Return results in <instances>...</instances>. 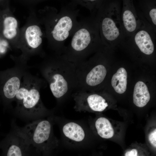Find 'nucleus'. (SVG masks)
I'll use <instances>...</instances> for the list:
<instances>
[{"mask_svg": "<svg viewBox=\"0 0 156 156\" xmlns=\"http://www.w3.org/2000/svg\"><path fill=\"white\" fill-rule=\"evenodd\" d=\"M44 80L25 72L14 101L16 105L12 111L15 117L30 122L52 115L41 98L40 90L45 85Z\"/></svg>", "mask_w": 156, "mask_h": 156, "instance_id": "1", "label": "nucleus"}, {"mask_svg": "<svg viewBox=\"0 0 156 156\" xmlns=\"http://www.w3.org/2000/svg\"><path fill=\"white\" fill-rule=\"evenodd\" d=\"M71 36L70 42L65 47L61 55L75 65L85 61L91 53L105 46L95 17L90 16L79 21Z\"/></svg>", "mask_w": 156, "mask_h": 156, "instance_id": "2", "label": "nucleus"}, {"mask_svg": "<svg viewBox=\"0 0 156 156\" xmlns=\"http://www.w3.org/2000/svg\"><path fill=\"white\" fill-rule=\"evenodd\" d=\"M40 71L58 102L64 100L76 91V65L62 55H58Z\"/></svg>", "mask_w": 156, "mask_h": 156, "instance_id": "3", "label": "nucleus"}, {"mask_svg": "<svg viewBox=\"0 0 156 156\" xmlns=\"http://www.w3.org/2000/svg\"><path fill=\"white\" fill-rule=\"evenodd\" d=\"M121 13L120 1L103 0L95 16L102 42L111 49L120 46L124 39Z\"/></svg>", "mask_w": 156, "mask_h": 156, "instance_id": "4", "label": "nucleus"}, {"mask_svg": "<svg viewBox=\"0 0 156 156\" xmlns=\"http://www.w3.org/2000/svg\"><path fill=\"white\" fill-rule=\"evenodd\" d=\"M108 48L103 47L92 58L76 65V91L90 92L103 83L107 73L105 55Z\"/></svg>", "mask_w": 156, "mask_h": 156, "instance_id": "5", "label": "nucleus"}, {"mask_svg": "<svg viewBox=\"0 0 156 156\" xmlns=\"http://www.w3.org/2000/svg\"><path fill=\"white\" fill-rule=\"evenodd\" d=\"M53 121L52 115L46 119H40L28 123L22 127L17 125L14 119L12 120L11 123L31 146L39 151L53 148L58 143L53 133Z\"/></svg>", "mask_w": 156, "mask_h": 156, "instance_id": "6", "label": "nucleus"}, {"mask_svg": "<svg viewBox=\"0 0 156 156\" xmlns=\"http://www.w3.org/2000/svg\"><path fill=\"white\" fill-rule=\"evenodd\" d=\"M71 1L63 6L55 17L51 34L58 55H61L66 40L71 36L77 27L79 10Z\"/></svg>", "mask_w": 156, "mask_h": 156, "instance_id": "7", "label": "nucleus"}, {"mask_svg": "<svg viewBox=\"0 0 156 156\" xmlns=\"http://www.w3.org/2000/svg\"><path fill=\"white\" fill-rule=\"evenodd\" d=\"M121 21L124 39L149 23L142 13L137 10L131 0L122 1Z\"/></svg>", "mask_w": 156, "mask_h": 156, "instance_id": "8", "label": "nucleus"}, {"mask_svg": "<svg viewBox=\"0 0 156 156\" xmlns=\"http://www.w3.org/2000/svg\"><path fill=\"white\" fill-rule=\"evenodd\" d=\"M3 156H27L33 148L11 123L10 131L0 141Z\"/></svg>", "mask_w": 156, "mask_h": 156, "instance_id": "9", "label": "nucleus"}, {"mask_svg": "<svg viewBox=\"0 0 156 156\" xmlns=\"http://www.w3.org/2000/svg\"><path fill=\"white\" fill-rule=\"evenodd\" d=\"M72 96L75 102L74 109L77 111L101 112L108 106L105 99L98 94L77 90Z\"/></svg>", "mask_w": 156, "mask_h": 156, "instance_id": "10", "label": "nucleus"}, {"mask_svg": "<svg viewBox=\"0 0 156 156\" xmlns=\"http://www.w3.org/2000/svg\"><path fill=\"white\" fill-rule=\"evenodd\" d=\"M26 70H13L3 86L4 96L6 99V104L11 106V103L14 101L16 95L21 85L22 77Z\"/></svg>", "mask_w": 156, "mask_h": 156, "instance_id": "11", "label": "nucleus"}, {"mask_svg": "<svg viewBox=\"0 0 156 156\" xmlns=\"http://www.w3.org/2000/svg\"><path fill=\"white\" fill-rule=\"evenodd\" d=\"M62 131L66 138L75 142H81L86 138L83 129L79 125L74 122L65 124L63 127Z\"/></svg>", "mask_w": 156, "mask_h": 156, "instance_id": "12", "label": "nucleus"}, {"mask_svg": "<svg viewBox=\"0 0 156 156\" xmlns=\"http://www.w3.org/2000/svg\"><path fill=\"white\" fill-rule=\"evenodd\" d=\"M139 3L144 17L156 32V1L140 0Z\"/></svg>", "mask_w": 156, "mask_h": 156, "instance_id": "13", "label": "nucleus"}, {"mask_svg": "<svg viewBox=\"0 0 156 156\" xmlns=\"http://www.w3.org/2000/svg\"><path fill=\"white\" fill-rule=\"evenodd\" d=\"M150 99V95L146 85L139 81L134 86L133 93V102L137 107H142L145 106Z\"/></svg>", "mask_w": 156, "mask_h": 156, "instance_id": "14", "label": "nucleus"}, {"mask_svg": "<svg viewBox=\"0 0 156 156\" xmlns=\"http://www.w3.org/2000/svg\"><path fill=\"white\" fill-rule=\"evenodd\" d=\"M94 126L98 134L101 138L108 139L114 136V129L107 118L103 117L99 118L95 121Z\"/></svg>", "mask_w": 156, "mask_h": 156, "instance_id": "15", "label": "nucleus"}, {"mask_svg": "<svg viewBox=\"0 0 156 156\" xmlns=\"http://www.w3.org/2000/svg\"><path fill=\"white\" fill-rule=\"evenodd\" d=\"M111 84L117 93L122 94L125 92L127 84V73L124 68H120L113 75Z\"/></svg>", "mask_w": 156, "mask_h": 156, "instance_id": "16", "label": "nucleus"}, {"mask_svg": "<svg viewBox=\"0 0 156 156\" xmlns=\"http://www.w3.org/2000/svg\"><path fill=\"white\" fill-rule=\"evenodd\" d=\"M43 33L40 27L36 25L29 27L25 32V37L29 45L33 48L39 47L42 43Z\"/></svg>", "mask_w": 156, "mask_h": 156, "instance_id": "17", "label": "nucleus"}, {"mask_svg": "<svg viewBox=\"0 0 156 156\" xmlns=\"http://www.w3.org/2000/svg\"><path fill=\"white\" fill-rule=\"evenodd\" d=\"M4 25L3 34L6 38L10 39L16 36L17 22L15 18L12 17H7L4 20Z\"/></svg>", "mask_w": 156, "mask_h": 156, "instance_id": "18", "label": "nucleus"}, {"mask_svg": "<svg viewBox=\"0 0 156 156\" xmlns=\"http://www.w3.org/2000/svg\"><path fill=\"white\" fill-rule=\"evenodd\" d=\"M103 0H72L71 1L77 6L80 5L88 9L91 16L95 17L96 13Z\"/></svg>", "mask_w": 156, "mask_h": 156, "instance_id": "19", "label": "nucleus"}, {"mask_svg": "<svg viewBox=\"0 0 156 156\" xmlns=\"http://www.w3.org/2000/svg\"><path fill=\"white\" fill-rule=\"evenodd\" d=\"M148 139L151 144L154 147H156V129H154L150 132L148 136Z\"/></svg>", "mask_w": 156, "mask_h": 156, "instance_id": "20", "label": "nucleus"}, {"mask_svg": "<svg viewBox=\"0 0 156 156\" xmlns=\"http://www.w3.org/2000/svg\"><path fill=\"white\" fill-rule=\"evenodd\" d=\"M137 150L133 148L127 151L125 154V156H137Z\"/></svg>", "mask_w": 156, "mask_h": 156, "instance_id": "21", "label": "nucleus"}, {"mask_svg": "<svg viewBox=\"0 0 156 156\" xmlns=\"http://www.w3.org/2000/svg\"><path fill=\"white\" fill-rule=\"evenodd\" d=\"M5 51L1 47V45H0V52L1 53H3Z\"/></svg>", "mask_w": 156, "mask_h": 156, "instance_id": "22", "label": "nucleus"}, {"mask_svg": "<svg viewBox=\"0 0 156 156\" xmlns=\"http://www.w3.org/2000/svg\"></svg>", "mask_w": 156, "mask_h": 156, "instance_id": "23", "label": "nucleus"}]
</instances>
